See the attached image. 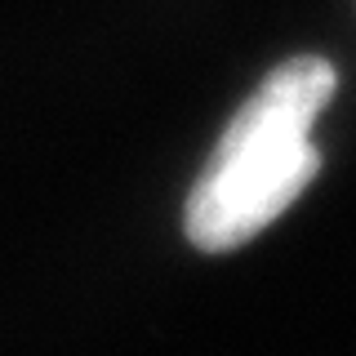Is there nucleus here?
I'll list each match as a JSON object with an SVG mask.
<instances>
[{
    "label": "nucleus",
    "instance_id": "1",
    "mask_svg": "<svg viewBox=\"0 0 356 356\" xmlns=\"http://www.w3.org/2000/svg\"><path fill=\"white\" fill-rule=\"evenodd\" d=\"M334 89V67L303 54L272 67L241 103L187 196L183 227L200 254H227L254 241L307 192L321 170L312 125L330 107Z\"/></svg>",
    "mask_w": 356,
    "mask_h": 356
}]
</instances>
